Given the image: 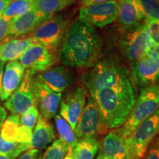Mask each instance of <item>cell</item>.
Returning <instances> with one entry per match:
<instances>
[{"label": "cell", "instance_id": "obj_1", "mask_svg": "<svg viewBox=\"0 0 159 159\" xmlns=\"http://www.w3.org/2000/svg\"><path fill=\"white\" fill-rule=\"evenodd\" d=\"M102 41L94 27L77 20L69 26L61 44L60 62L71 69H87L100 60Z\"/></svg>", "mask_w": 159, "mask_h": 159}, {"label": "cell", "instance_id": "obj_2", "mask_svg": "<svg viewBox=\"0 0 159 159\" xmlns=\"http://www.w3.org/2000/svg\"><path fill=\"white\" fill-rule=\"evenodd\" d=\"M96 101L107 130L122 127L136 102L130 80L90 95Z\"/></svg>", "mask_w": 159, "mask_h": 159}, {"label": "cell", "instance_id": "obj_3", "mask_svg": "<svg viewBox=\"0 0 159 159\" xmlns=\"http://www.w3.org/2000/svg\"><path fill=\"white\" fill-rule=\"evenodd\" d=\"M129 75L128 69L116 61L103 59L85 69L81 74L80 81L92 95L97 91L116 86L130 80Z\"/></svg>", "mask_w": 159, "mask_h": 159}, {"label": "cell", "instance_id": "obj_4", "mask_svg": "<svg viewBox=\"0 0 159 159\" xmlns=\"http://www.w3.org/2000/svg\"><path fill=\"white\" fill-rule=\"evenodd\" d=\"M159 108V81L141 89L140 94L130 111L128 119L122 127L116 129L124 139L130 136L138 125L150 117Z\"/></svg>", "mask_w": 159, "mask_h": 159}, {"label": "cell", "instance_id": "obj_5", "mask_svg": "<svg viewBox=\"0 0 159 159\" xmlns=\"http://www.w3.org/2000/svg\"><path fill=\"white\" fill-rule=\"evenodd\" d=\"M20 116L12 114L5 119L0 130V153L19 152L29 150L33 131L27 130L20 125Z\"/></svg>", "mask_w": 159, "mask_h": 159}, {"label": "cell", "instance_id": "obj_6", "mask_svg": "<svg viewBox=\"0 0 159 159\" xmlns=\"http://www.w3.org/2000/svg\"><path fill=\"white\" fill-rule=\"evenodd\" d=\"M159 134V108L143 121L125 139L131 159H142L150 143Z\"/></svg>", "mask_w": 159, "mask_h": 159}, {"label": "cell", "instance_id": "obj_7", "mask_svg": "<svg viewBox=\"0 0 159 159\" xmlns=\"http://www.w3.org/2000/svg\"><path fill=\"white\" fill-rule=\"evenodd\" d=\"M69 27L68 19L63 15H56L40 24L30 36L35 43L44 46L53 52L61 44Z\"/></svg>", "mask_w": 159, "mask_h": 159}, {"label": "cell", "instance_id": "obj_8", "mask_svg": "<svg viewBox=\"0 0 159 159\" xmlns=\"http://www.w3.org/2000/svg\"><path fill=\"white\" fill-rule=\"evenodd\" d=\"M122 55L131 63L150 53L152 48L144 23L132 30L125 31L119 40Z\"/></svg>", "mask_w": 159, "mask_h": 159}, {"label": "cell", "instance_id": "obj_9", "mask_svg": "<svg viewBox=\"0 0 159 159\" xmlns=\"http://www.w3.org/2000/svg\"><path fill=\"white\" fill-rule=\"evenodd\" d=\"M89 91L85 86L77 85L69 88L62 96L60 115L69 123L73 130L76 128L86 104Z\"/></svg>", "mask_w": 159, "mask_h": 159}, {"label": "cell", "instance_id": "obj_10", "mask_svg": "<svg viewBox=\"0 0 159 159\" xmlns=\"http://www.w3.org/2000/svg\"><path fill=\"white\" fill-rule=\"evenodd\" d=\"M96 101L91 96L87 99L83 114L77 122L74 132L77 140L97 137L107 132Z\"/></svg>", "mask_w": 159, "mask_h": 159}, {"label": "cell", "instance_id": "obj_11", "mask_svg": "<svg viewBox=\"0 0 159 159\" xmlns=\"http://www.w3.org/2000/svg\"><path fill=\"white\" fill-rule=\"evenodd\" d=\"M118 16L117 1L83 5L80 8L78 20L92 26L102 28L116 21Z\"/></svg>", "mask_w": 159, "mask_h": 159}, {"label": "cell", "instance_id": "obj_12", "mask_svg": "<svg viewBox=\"0 0 159 159\" xmlns=\"http://www.w3.org/2000/svg\"><path fill=\"white\" fill-rule=\"evenodd\" d=\"M34 78L51 91L63 93L77 82L78 75L74 69L58 65L35 74Z\"/></svg>", "mask_w": 159, "mask_h": 159}, {"label": "cell", "instance_id": "obj_13", "mask_svg": "<svg viewBox=\"0 0 159 159\" xmlns=\"http://www.w3.org/2000/svg\"><path fill=\"white\" fill-rule=\"evenodd\" d=\"M35 73L26 70L19 87L5 102V108L12 114L21 116L31 107L36 106L32 89V80Z\"/></svg>", "mask_w": 159, "mask_h": 159}, {"label": "cell", "instance_id": "obj_14", "mask_svg": "<svg viewBox=\"0 0 159 159\" xmlns=\"http://www.w3.org/2000/svg\"><path fill=\"white\" fill-rule=\"evenodd\" d=\"M130 77L141 89L158 82L159 57L148 54L131 63Z\"/></svg>", "mask_w": 159, "mask_h": 159}, {"label": "cell", "instance_id": "obj_15", "mask_svg": "<svg viewBox=\"0 0 159 159\" xmlns=\"http://www.w3.org/2000/svg\"><path fill=\"white\" fill-rule=\"evenodd\" d=\"M32 89L35 100V105L39 106L41 115L47 120L55 117L58 110L62 93H56L51 91L41 82L33 77Z\"/></svg>", "mask_w": 159, "mask_h": 159}, {"label": "cell", "instance_id": "obj_16", "mask_svg": "<svg viewBox=\"0 0 159 159\" xmlns=\"http://www.w3.org/2000/svg\"><path fill=\"white\" fill-rule=\"evenodd\" d=\"M24 69L37 74L50 68L55 63V56L44 46L35 43L19 59Z\"/></svg>", "mask_w": 159, "mask_h": 159}, {"label": "cell", "instance_id": "obj_17", "mask_svg": "<svg viewBox=\"0 0 159 159\" xmlns=\"http://www.w3.org/2000/svg\"><path fill=\"white\" fill-rule=\"evenodd\" d=\"M25 72V69L19 61H10L5 66L0 100L5 101L11 96L21 83Z\"/></svg>", "mask_w": 159, "mask_h": 159}, {"label": "cell", "instance_id": "obj_18", "mask_svg": "<svg viewBox=\"0 0 159 159\" xmlns=\"http://www.w3.org/2000/svg\"><path fill=\"white\" fill-rule=\"evenodd\" d=\"M118 19L125 31L132 30L144 23L145 18L134 0H117Z\"/></svg>", "mask_w": 159, "mask_h": 159}, {"label": "cell", "instance_id": "obj_19", "mask_svg": "<svg viewBox=\"0 0 159 159\" xmlns=\"http://www.w3.org/2000/svg\"><path fill=\"white\" fill-rule=\"evenodd\" d=\"M99 151L109 159H131L125 139L119 135L116 129L106 134Z\"/></svg>", "mask_w": 159, "mask_h": 159}, {"label": "cell", "instance_id": "obj_20", "mask_svg": "<svg viewBox=\"0 0 159 159\" xmlns=\"http://www.w3.org/2000/svg\"><path fill=\"white\" fill-rule=\"evenodd\" d=\"M45 21L34 9L10 21L8 37H20L31 33Z\"/></svg>", "mask_w": 159, "mask_h": 159}, {"label": "cell", "instance_id": "obj_21", "mask_svg": "<svg viewBox=\"0 0 159 159\" xmlns=\"http://www.w3.org/2000/svg\"><path fill=\"white\" fill-rule=\"evenodd\" d=\"M55 133L52 126L41 115H39L32 138L28 144L29 150H43L55 141Z\"/></svg>", "mask_w": 159, "mask_h": 159}, {"label": "cell", "instance_id": "obj_22", "mask_svg": "<svg viewBox=\"0 0 159 159\" xmlns=\"http://www.w3.org/2000/svg\"><path fill=\"white\" fill-rule=\"evenodd\" d=\"M35 43V41L30 35L4 41L0 52V61L6 63L18 61Z\"/></svg>", "mask_w": 159, "mask_h": 159}, {"label": "cell", "instance_id": "obj_23", "mask_svg": "<svg viewBox=\"0 0 159 159\" xmlns=\"http://www.w3.org/2000/svg\"><path fill=\"white\" fill-rule=\"evenodd\" d=\"M99 148L100 142L97 137L80 139L68 151L63 159H94Z\"/></svg>", "mask_w": 159, "mask_h": 159}, {"label": "cell", "instance_id": "obj_24", "mask_svg": "<svg viewBox=\"0 0 159 159\" xmlns=\"http://www.w3.org/2000/svg\"><path fill=\"white\" fill-rule=\"evenodd\" d=\"M73 2L74 0H38L33 3V9L47 20L72 5Z\"/></svg>", "mask_w": 159, "mask_h": 159}, {"label": "cell", "instance_id": "obj_25", "mask_svg": "<svg viewBox=\"0 0 159 159\" xmlns=\"http://www.w3.org/2000/svg\"><path fill=\"white\" fill-rule=\"evenodd\" d=\"M55 128L60 136L59 139L66 145L69 150L74 148L78 142V140L69 123L60 114L55 116Z\"/></svg>", "mask_w": 159, "mask_h": 159}, {"label": "cell", "instance_id": "obj_26", "mask_svg": "<svg viewBox=\"0 0 159 159\" xmlns=\"http://www.w3.org/2000/svg\"><path fill=\"white\" fill-rule=\"evenodd\" d=\"M33 3L25 0H12L1 16L8 21H11V19L25 14L33 9Z\"/></svg>", "mask_w": 159, "mask_h": 159}, {"label": "cell", "instance_id": "obj_27", "mask_svg": "<svg viewBox=\"0 0 159 159\" xmlns=\"http://www.w3.org/2000/svg\"><path fill=\"white\" fill-rule=\"evenodd\" d=\"M145 19L159 20V0H134Z\"/></svg>", "mask_w": 159, "mask_h": 159}, {"label": "cell", "instance_id": "obj_28", "mask_svg": "<svg viewBox=\"0 0 159 159\" xmlns=\"http://www.w3.org/2000/svg\"><path fill=\"white\" fill-rule=\"evenodd\" d=\"M69 150L61 139H56L49 145L40 159H63Z\"/></svg>", "mask_w": 159, "mask_h": 159}, {"label": "cell", "instance_id": "obj_29", "mask_svg": "<svg viewBox=\"0 0 159 159\" xmlns=\"http://www.w3.org/2000/svg\"><path fill=\"white\" fill-rule=\"evenodd\" d=\"M39 110H38L37 107L35 105L31 107L26 111L25 114L20 116V125L27 130L33 131L37 123L38 119H39Z\"/></svg>", "mask_w": 159, "mask_h": 159}, {"label": "cell", "instance_id": "obj_30", "mask_svg": "<svg viewBox=\"0 0 159 159\" xmlns=\"http://www.w3.org/2000/svg\"><path fill=\"white\" fill-rule=\"evenodd\" d=\"M144 23L152 47L159 45V20L146 19Z\"/></svg>", "mask_w": 159, "mask_h": 159}, {"label": "cell", "instance_id": "obj_31", "mask_svg": "<svg viewBox=\"0 0 159 159\" xmlns=\"http://www.w3.org/2000/svg\"><path fill=\"white\" fill-rule=\"evenodd\" d=\"M10 21L0 16V43L8 37Z\"/></svg>", "mask_w": 159, "mask_h": 159}, {"label": "cell", "instance_id": "obj_32", "mask_svg": "<svg viewBox=\"0 0 159 159\" xmlns=\"http://www.w3.org/2000/svg\"><path fill=\"white\" fill-rule=\"evenodd\" d=\"M41 158V152L39 150L37 149H30L26 151L18 157L16 159H40Z\"/></svg>", "mask_w": 159, "mask_h": 159}, {"label": "cell", "instance_id": "obj_33", "mask_svg": "<svg viewBox=\"0 0 159 159\" xmlns=\"http://www.w3.org/2000/svg\"><path fill=\"white\" fill-rule=\"evenodd\" d=\"M142 159H159V145H152L148 150Z\"/></svg>", "mask_w": 159, "mask_h": 159}, {"label": "cell", "instance_id": "obj_34", "mask_svg": "<svg viewBox=\"0 0 159 159\" xmlns=\"http://www.w3.org/2000/svg\"><path fill=\"white\" fill-rule=\"evenodd\" d=\"M80 1L83 5H92V4L106 2L110 1H117V0H80Z\"/></svg>", "mask_w": 159, "mask_h": 159}, {"label": "cell", "instance_id": "obj_35", "mask_svg": "<svg viewBox=\"0 0 159 159\" xmlns=\"http://www.w3.org/2000/svg\"><path fill=\"white\" fill-rule=\"evenodd\" d=\"M21 156L19 152H11V153L5 154L0 153V159H16L18 157Z\"/></svg>", "mask_w": 159, "mask_h": 159}, {"label": "cell", "instance_id": "obj_36", "mask_svg": "<svg viewBox=\"0 0 159 159\" xmlns=\"http://www.w3.org/2000/svg\"><path fill=\"white\" fill-rule=\"evenodd\" d=\"M6 116H7V112H6L5 109L0 105V130H1L2 127L5 122Z\"/></svg>", "mask_w": 159, "mask_h": 159}, {"label": "cell", "instance_id": "obj_37", "mask_svg": "<svg viewBox=\"0 0 159 159\" xmlns=\"http://www.w3.org/2000/svg\"><path fill=\"white\" fill-rule=\"evenodd\" d=\"M11 1L12 0H0V16L2 15V13H3V11H5Z\"/></svg>", "mask_w": 159, "mask_h": 159}, {"label": "cell", "instance_id": "obj_38", "mask_svg": "<svg viewBox=\"0 0 159 159\" xmlns=\"http://www.w3.org/2000/svg\"><path fill=\"white\" fill-rule=\"evenodd\" d=\"M5 62L0 61V94H1V89H2V76L4 72V69H5Z\"/></svg>", "mask_w": 159, "mask_h": 159}, {"label": "cell", "instance_id": "obj_39", "mask_svg": "<svg viewBox=\"0 0 159 159\" xmlns=\"http://www.w3.org/2000/svg\"><path fill=\"white\" fill-rule=\"evenodd\" d=\"M149 54L152 55H154V56L159 57V45L155 46V47H152V48L151 49V50Z\"/></svg>", "mask_w": 159, "mask_h": 159}, {"label": "cell", "instance_id": "obj_40", "mask_svg": "<svg viewBox=\"0 0 159 159\" xmlns=\"http://www.w3.org/2000/svg\"><path fill=\"white\" fill-rule=\"evenodd\" d=\"M96 159H109V158H105V157L103 156L102 155V153H101V152H100V151H99V154H98V156L97 157Z\"/></svg>", "mask_w": 159, "mask_h": 159}, {"label": "cell", "instance_id": "obj_41", "mask_svg": "<svg viewBox=\"0 0 159 159\" xmlns=\"http://www.w3.org/2000/svg\"><path fill=\"white\" fill-rule=\"evenodd\" d=\"M25 1H27V2H31V3H34L35 2L38 1V0H25Z\"/></svg>", "mask_w": 159, "mask_h": 159}, {"label": "cell", "instance_id": "obj_42", "mask_svg": "<svg viewBox=\"0 0 159 159\" xmlns=\"http://www.w3.org/2000/svg\"><path fill=\"white\" fill-rule=\"evenodd\" d=\"M3 43V42H2ZM2 43H0V52H1V49H2Z\"/></svg>", "mask_w": 159, "mask_h": 159}, {"label": "cell", "instance_id": "obj_43", "mask_svg": "<svg viewBox=\"0 0 159 159\" xmlns=\"http://www.w3.org/2000/svg\"><path fill=\"white\" fill-rule=\"evenodd\" d=\"M158 145H159V141H158Z\"/></svg>", "mask_w": 159, "mask_h": 159}]
</instances>
